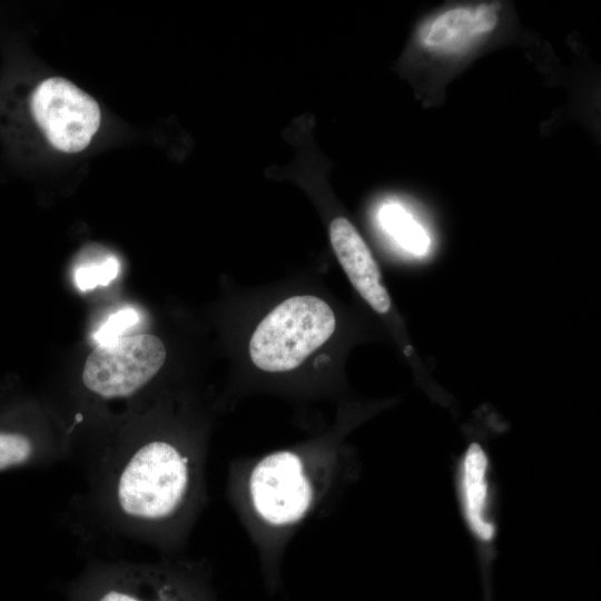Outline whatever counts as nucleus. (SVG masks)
Segmentation results:
<instances>
[{"label": "nucleus", "mask_w": 601, "mask_h": 601, "mask_svg": "<svg viewBox=\"0 0 601 601\" xmlns=\"http://www.w3.org/2000/svg\"><path fill=\"white\" fill-rule=\"evenodd\" d=\"M351 471L337 449H283L231 463L230 501L263 561L278 560L295 534L323 513Z\"/></svg>", "instance_id": "obj_1"}, {"label": "nucleus", "mask_w": 601, "mask_h": 601, "mask_svg": "<svg viewBox=\"0 0 601 601\" xmlns=\"http://www.w3.org/2000/svg\"><path fill=\"white\" fill-rule=\"evenodd\" d=\"M205 460L155 439L115 460L106 499L125 528L173 549L183 543L205 500Z\"/></svg>", "instance_id": "obj_2"}, {"label": "nucleus", "mask_w": 601, "mask_h": 601, "mask_svg": "<svg viewBox=\"0 0 601 601\" xmlns=\"http://www.w3.org/2000/svg\"><path fill=\"white\" fill-rule=\"evenodd\" d=\"M335 326V315L323 299L287 298L256 327L249 341L250 358L266 372L292 371L332 336Z\"/></svg>", "instance_id": "obj_3"}, {"label": "nucleus", "mask_w": 601, "mask_h": 601, "mask_svg": "<svg viewBox=\"0 0 601 601\" xmlns=\"http://www.w3.org/2000/svg\"><path fill=\"white\" fill-rule=\"evenodd\" d=\"M33 122L51 146L66 154L86 149L101 122L98 102L62 77L40 81L27 98Z\"/></svg>", "instance_id": "obj_4"}, {"label": "nucleus", "mask_w": 601, "mask_h": 601, "mask_svg": "<svg viewBox=\"0 0 601 601\" xmlns=\"http://www.w3.org/2000/svg\"><path fill=\"white\" fill-rule=\"evenodd\" d=\"M165 359L166 348L157 336L127 335L92 349L85 362L82 382L100 397H127L145 386Z\"/></svg>", "instance_id": "obj_5"}, {"label": "nucleus", "mask_w": 601, "mask_h": 601, "mask_svg": "<svg viewBox=\"0 0 601 601\" xmlns=\"http://www.w3.org/2000/svg\"><path fill=\"white\" fill-rule=\"evenodd\" d=\"M455 492L464 525L476 543L489 548L497 535L496 490L489 455L477 443L456 463Z\"/></svg>", "instance_id": "obj_6"}, {"label": "nucleus", "mask_w": 601, "mask_h": 601, "mask_svg": "<svg viewBox=\"0 0 601 601\" xmlns=\"http://www.w3.org/2000/svg\"><path fill=\"white\" fill-rule=\"evenodd\" d=\"M329 238L339 264L363 299L375 312L387 313L391 299L381 283L380 268L353 224L344 217L333 219Z\"/></svg>", "instance_id": "obj_7"}, {"label": "nucleus", "mask_w": 601, "mask_h": 601, "mask_svg": "<svg viewBox=\"0 0 601 601\" xmlns=\"http://www.w3.org/2000/svg\"><path fill=\"white\" fill-rule=\"evenodd\" d=\"M499 22V7L482 3L451 8L420 29V42L435 52H454L492 31Z\"/></svg>", "instance_id": "obj_8"}, {"label": "nucleus", "mask_w": 601, "mask_h": 601, "mask_svg": "<svg viewBox=\"0 0 601 601\" xmlns=\"http://www.w3.org/2000/svg\"><path fill=\"white\" fill-rule=\"evenodd\" d=\"M381 220L384 228L404 248L414 254L426 250L427 237L418 224L401 207L387 205L382 208Z\"/></svg>", "instance_id": "obj_9"}, {"label": "nucleus", "mask_w": 601, "mask_h": 601, "mask_svg": "<svg viewBox=\"0 0 601 601\" xmlns=\"http://www.w3.org/2000/svg\"><path fill=\"white\" fill-rule=\"evenodd\" d=\"M36 452V443L27 433L0 428V471L32 461Z\"/></svg>", "instance_id": "obj_10"}, {"label": "nucleus", "mask_w": 601, "mask_h": 601, "mask_svg": "<svg viewBox=\"0 0 601 601\" xmlns=\"http://www.w3.org/2000/svg\"><path fill=\"white\" fill-rule=\"evenodd\" d=\"M119 262L114 256L81 263L75 270L76 286L85 292L99 285H108L119 273Z\"/></svg>", "instance_id": "obj_11"}, {"label": "nucleus", "mask_w": 601, "mask_h": 601, "mask_svg": "<svg viewBox=\"0 0 601 601\" xmlns=\"http://www.w3.org/2000/svg\"><path fill=\"white\" fill-rule=\"evenodd\" d=\"M139 314L135 308L125 307L111 314L97 329L93 338L97 345L115 342L126 335L129 328L137 325Z\"/></svg>", "instance_id": "obj_12"}, {"label": "nucleus", "mask_w": 601, "mask_h": 601, "mask_svg": "<svg viewBox=\"0 0 601 601\" xmlns=\"http://www.w3.org/2000/svg\"><path fill=\"white\" fill-rule=\"evenodd\" d=\"M97 601H170L162 591L156 595L146 593L140 583H121L106 590Z\"/></svg>", "instance_id": "obj_13"}]
</instances>
